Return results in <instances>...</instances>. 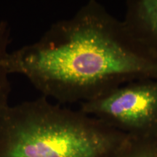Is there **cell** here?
<instances>
[{
	"mask_svg": "<svg viewBox=\"0 0 157 157\" xmlns=\"http://www.w3.org/2000/svg\"><path fill=\"white\" fill-rule=\"evenodd\" d=\"M127 137L44 96L0 112V157H114Z\"/></svg>",
	"mask_w": 157,
	"mask_h": 157,
	"instance_id": "cell-2",
	"label": "cell"
},
{
	"mask_svg": "<svg viewBox=\"0 0 157 157\" xmlns=\"http://www.w3.org/2000/svg\"><path fill=\"white\" fill-rule=\"evenodd\" d=\"M79 110L128 136L157 140V79L123 84L80 103Z\"/></svg>",
	"mask_w": 157,
	"mask_h": 157,
	"instance_id": "cell-3",
	"label": "cell"
},
{
	"mask_svg": "<svg viewBox=\"0 0 157 157\" xmlns=\"http://www.w3.org/2000/svg\"><path fill=\"white\" fill-rule=\"evenodd\" d=\"M114 157H157V140L128 136Z\"/></svg>",
	"mask_w": 157,
	"mask_h": 157,
	"instance_id": "cell-6",
	"label": "cell"
},
{
	"mask_svg": "<svg viewBox=\"0 0 157 157\" xmlns=\"http://www.w3.org/2000/svg\"><path fill=\"white\" fill-rule=\"evenodd\" d=\"M7 66L47 98L82 103L129 82L157 79V52L90 0L36 42L10 52Z\"/></svg>",
	"mask_w": 157,
	"mask_h": 157,
	"instance_id": "cell-1",
	"label": "cell"
},
{
	"mask_svg": "<svg viewBox=\"0 0 157 157\" xmlns=\"http://www.w3.org/2000/svg\"><path fill=\"white\" fill-rule=\"evenodd\" d=\"M10 42V26L9 23L5 21H0V112L9 105L8 99L11 91L10 73L7 66Z\"/></svg>",
	"mask_w": 157,
	"mask_h": 157,
	"instance_id": "cell-5",
	"label": "cell"
},
{
	"mask_svg": "<svg viewBox=\"0 0 157 157\" xmlns=\"http://www.w3.org/2000/svg\"><path fill=\"white\" fill-rule=\"evenodd\" d=\"M123 20L137 37L157 52V0H128Z\"/></svg>",
	"mask_w": 157,
	"mask_h": 157,
	"instance_id": "cell-4",
	"label": "cell"
}]
</instances>
